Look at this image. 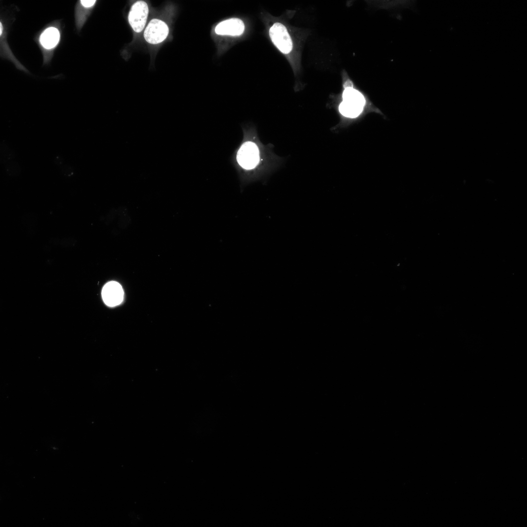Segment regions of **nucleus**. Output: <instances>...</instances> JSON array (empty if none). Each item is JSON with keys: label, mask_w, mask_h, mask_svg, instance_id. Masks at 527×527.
<instances>
[{"label": "nucleus", "mask_w": 527, "mask_h": 527, "mask_svg": "<svg viewBox=\"0 0 527 527\" xmlns=\"http://www.w3.org/2000/svg\"><path fill=\"white\" fill-rule=\"evenodd\" d=\"M2 26L1 23L0 22V35L2 34Z\"/></svg>", "instance_id": "obj_10"}, {"label": "nucleus", "mask_w": 527, "mask_h": 527, "mask_svg": "<svg viewBox=\"0 0 527 527\" xmlns=\"http://www.w3.org/2000/svg\"><path fill=\"white\" fill-rule=\"evenodd\" d=\"M168 33V27L164 21L153 19L146 27L143 36L147 42L156 44L163 41L167 37Z\"/></svg>", "instance_id": "obj_4"}, {"label": "nucleus", "mask_w": 527, "mask_h": 527, "mask_svg": "<svg viewBox=\"0 0 527 527\" xmlns=\"http://www.w3.org/2000/svg\"><path fill=\"white\" fill-rule=\"evenodd\" d=\"M104 303L109 306L120 304L123 300V290L118 282L111 281L103 286L101 292Z\"/></svg>", "instance_id": "obj_6"}, {"label": "nucleus", "mask_w": 527, "mask_h": 527, "mask_svg": "<svg viewBox=\"0 0 527 527\" xmlns=\"http://www.w3.org/2000/svg\"><path fill=\"white\" fill-rule=\"evenodd\" d=\"M148 7L144 1H138L132 6L128 15V21L133 30L141 32L146 24Z\"/></svg>", "instance_id": "obj_5"}, {"label": "nucleus", "mask_w": 527, "mask_h": 527, "mask_svg": "<svg viewBox=\"0 0 527 527\" xmlns=\"http://www.w3.org/2000/svg\"><path fill=\"white\" fill-rule=\"evenodd\" d=\"M96 2L95 0H81V4L85 7H89L93 6Z\"/></svg>", "instance_id": "obj_9"}, {"label": "nucleus", "mask_w": 527, "mask_h": 527, "mask_svg": "<svg viewBox=\"0 0 527 527\" xmlns=\"http://www.w3.org/2000/svg\"><path fill=\"white\" fill-rule=\"evenodd\" d=\"M244 29L243 21L239 19L232 18L219 23L215 31L220 35L240 36Z\"/></svg>", "instance_id": "obj_7"}, {"label": "nucleus", "mask_w": 527, "mask_h": 527, "mask_svg": "<svg viewBox=\"0 0 527 527\" xmlns=\"http://www.w3.org/2000/svg\"><path fill=\"white\" fill-rule=\"evenodd\" d=\"M343 101L339 106L341 113L344 116L355 118L363 110L365 100L363 95L352 87L345 88L343 94Z\"/></svg>", "instance_id": "obj_1"}, {"label": "nucleus", "mask_w": 527, "mask_h": 527, "mask_svg": "<svg viewBox=\"0 0 527 527\" xmlns=\"http://www.w3.org/2000/svg\"><path fill=\"white\" fill-rule=\"evenodd\" d=\"M236 158L238 165L242 168L246 170L254 168L260 161V151L258 145L251 141H244L238 149Z\"/></svg>", "instance_id": "obj_2"}, {"label": "nucleus", "mask_w": 527, "mask_h": 527, "mask_svg": "<svg viewBox=\"0 0 527 527\" xmlns=\"http://www.w3.org/2000/svg\"><path fill=\"white\" fill-rule=\"evenodd\" d=\"M60 40L58 30L53 27L43 31L41 36L40 41L42 45L45 48L51 49L56 45Z\"/></svg>", "instance_id": "obj_8"}, {"label": "nucleus", "mask_w": 527, "mask_h": 527, "mask_svg": "<svg viewBox=\"0 0 527 527\" xmlns=\"http://www.w3.org/2000/svg\"><path fill=\"white\" fill-rule=\"evenodd\" d=\"M270 37L275 45L283 53L287 54L292 49V42L286 27L279 22L275 23L270 28Z\"/></svg>", "instance_id": "obj_3"}]
</instances>
